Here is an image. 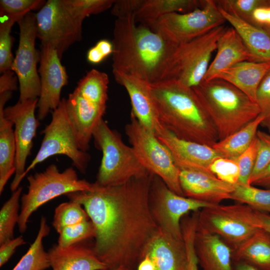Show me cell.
<instances>
[{
    "label": "cell",
    "mask_w": 270,
    "mask_h": 270,
    "mask_svg": "<svg viewBox=\"0 0 270 270\" xmlns=\"http://www.w3.org/2000/svg\"><path fill=\"white\" fill-rule=\"evenodd\" d=\"M234 270H258L242 262H233Z\"/></svg>",
    "instance_id": "obj_54"
},
{
    "label": "cell",
    "mask_w": 270,
    "mask_h": 270,
    "mask_svg": "<svg viewBox=\"0 0 270 270\" xmlns=\"http://www.w3.org/2000/svg\"><path fill=\"white\" fill-rule=\"evenodd\" d=\"M270 70V62L244 61L222 70L215 78L231 84L256 102L258 87Z\"/></svg>",
    "instance_id": "obj_25"
},
{
    "label": "cell",
    "mask_w": 270,
    "mask_h": 270,
    "mask_svg": "<svg viewBox=\"0 0 270 270\" xmlns=\"http://www.w3.org/2000/svg\"><path fill=\"white\" fill-rule=\"evenodd\" d=\"M194 248L202 270H234L232 249L218 235L196 227Z\"/></svg>",
    "instance_id": "obj_23"
},
{
    "label": "cell",
    "mask_w": 270,
    "mask_h": 270,
    "mask_svg": "<svg viewBox=\"0 0 270 270\" xmlns=\"http://www.w3.org/2000/svg\"><path fill=\"white\" fill-rule=\"evenodd\" d=\"M202 4V0H142L136 20L146 24L168 14L190 12Z\"/></svg>",
    "instance_id": "obj_30"
},
{
    "label": "cell",
    "mask_w": 270,
    "mask_h": 270,
    "mask_svg": "<svg viewBox=\"0 0 270 270\" xmlns=\"http://www.w3.org/2000/svg\"><path fill=\"white\" fill-rule=\"evenodd\" d=\"M12 70L2 72L0 77V94L17 90V80Z\"/></svg>",
    "instance_id": "obj_51"
},
{
    "label": "cell",
    "mask_w": 270,
    "mask_h": 270,
    "mask_svg": "<svg viewBox=\"0 0 270 270\" xmlns=\"http://www.w3.org/2000/svg\"><path fill=\"white\" fill-rule=\"evenodd\" d=\"M197 228L218 235L232 250L259 228L246 220L238 204H218L202 208L199 211Z\"/></svg>",
    "instance_id": "obj_14"
},
{
    "label": "cell",
    "mask_w": 270,
    "mask_h": 270,
    "mask_svg": "<svg viewBox=\"0 0 270 270\" xmlns=\"http://www.w3.org/2000/svg\"><path fill=\"white\" fill-rule=\"evenodd\" d=\"M249 23L260 28L270 26V6L256 8L252 13Z\"/></svg>",
    "instance_id": "obj_50"
},
{
    "label": "cell",
    "mask_w": 270,
    "mask_h": 270,
    "mask_svg": "<svg viewBox=\"0 0 270 270\" xmlns=\"http://www.w3.org/2000/svg\"><path fill=\"white\" fill-rule=\"evenodd\" d=\"M258 147V140L256 136L248 149L238 158L240 176L237 184H250V179L256 164Z\"/></svg>",
    "instance_id": "obj_44"
},
{
    "label": "cell",
    "mask_w": 270,
    "mask_h": 270,
    "mask_svg": "<svg viewBox=\"0 0 270 270\" xmlns=\"http://www.w3.org/2000/svg\"><path fill=\"white\" fill-rule=\"evenodd\" d=\"M23 188L19 186L3 204L0 210V245L14 238L15 226L18 224L20 202Z\"/></svg>",
    "instance_id": "obj_34"
},
{
    "label": "cell",
    "mask_w": 270,
    "mask_h": 270,
    "mask_svg": "<svg viewBox=\"0 0 270 270\" xmlns=\"http://www.w3.org/2000/svg\"><path fill=\"white\" fill-rule=\"evenodd\" d=\"M138 270H156L154 264L148 255H146L139 262Z\"/></svg>",
    "instance_id": "obj_53"
},
{
    "label": "cell",
    "mask_w": 270,
    "mask_h": 270,
    "mask_svg": "<svg viewBox=\"0 0 270 270\" xmlns=\"http://www.w3.org/2000/svg\"><path fill=\"white\" fill-rule=\"evenodd\" d=\"M50 232L46 219L42 216L34 241L12 270H44L50 266L48 252L44 250L42 242Z\"/></svg>",
    "instance_id": "obj_31"
},
{
    "label": "cell",
    "mask_w": 270,
    "mask_h": 270,
    "mask_svg": "<svg viewBox=\"0 0 270 270\" xmlns=\"http://www.w3.org/2000/svg\"><path fill=\"white\" fill-rule=\"evenodd\" d=\"M96 236L94 226L90 220L68 226L59 233L58 244L68 247L74 244L88 242Z\"/></svg>",
    "instance_id": "obj_37"
},
{
    "label": "cell",
    "mask_w": 270,
    "mask_h": 270,
    "mask_svg": "<svg viewBox=\"0 0 270 270\" xmlns=\"http://www.w3.org/2000/svg\"><path fill=\"white\" fill-rule=\"evenodd\" d=\"M12 92L0 94V194L10 178L16 170V144L14 124L4 116L6 102L11 98Z\"/></svg>",
    "instance_id": "obj_26"
},
{
    "label": "cell",
    "mask_w": 270,
    "mask_h": 270,
    "mask_svg": "<svg viewBox=\"0 0 270 270\" xmlns=\"http://www.w3.org/2000/svg\"><path fill=\"white\" fill-rule=\"evenodd\" d=\"M0 72L12 70L14 57L12 52V26L22 18L16 16L0 14Z\"/></svg>",
    "instance_id": "obj_36"
},
{
    "label": "cell",
    "mask_w": 270,
    "mask_h": 270,
    "mask_svg": "<svg viewBox=\"0 0 270 270\" xmlns=\"http://www.w3.org/2000/svg\"><path fill=\"white\" fill-rule=\"evenodd\" d=\"M42 133L44 138L40 146L26 168L24 177L37 164L52 156L60 154L70 158L73 166L80 173L86 172L91 157L79 148L66 110V98H62L58 107L52 111V120Z\"/></svg>",
    "instance_id": "obj_10"
},
{
    "label": "cell",
    "mask_w": 270,
    "mask_h": 270,
    "mask_svg": "<svg viewBox=\"0 0 270 270\" xmlns=\"http://www.w3.org/2000/svg\"><path fill=\"white\" fill-rule=\"evenodd\" d=\"M260 28L265 31L270 36V26H264Z\"/></svg>",
    "instance_id": "obj_56"
},
{
    "label": "cell",
    "mask_w": 270,
    "mask_h": 270,
    "mask_svg": "<svg viewBox=\"0 0 270 270\" xmlns=\"http://www.w3.org/2000/svg\"><path fill=\"white\" fill-rule=\"evenodd\" d=\"M92 138L102 154L95 182L99 186L120 185L150 172L139 161L132 148L126 144L120 134L103 118L94 130Z\"/></svg>",
    "instance_id": "obj_5"
},
{
    "label": "cell",
    "mask_w": 270,
    "mask_h": 270,
    "mask_svg": "<svg viewBox=\"0 0 270 270\" xmlns=\"http://www.w3.org/2000/svg\"><path fill=\"white\" fill-rule=\"evenodd\" d=\"M38 98L19 101L4 108V116L14 124L16 144V170L10 189L14 192L24 178L26 164L30 154L33 140L36 136L39 120L35 115Z\"/></svg>",
    "instance_id": "obj_15"
},
{
    "label": "cell",
    "mask_w": 270,
    "mask_h": 270,
    "mask_svg": "<svg viewBox=\"0 0 270 270\" xmlns=\"http://www.w3.org/2000/svg\"><path fill=\"white\" fill-rule=\"evenodd\" d=\"M149 201L152 217L158 227L179 239H183L181 220L185 215L190 212L215 206L176 194L155 174L150 184Z\"/></svg>",
    "instance_id": "obj_12"
},
{
    "label": "cell",
    "mask_w": 270,
    "mask_h": 270,
    "mask_svg": "<svg viewBox=\"0 0 270 270\" xmlns=\"http://www.w3.org/2000/svg\"><path fill=\"white\" fill-rule=\"evenodd\" d=\"M216 54L210 62L204 80L214 79L222 70L244 61L256 62L233 28H228L216 44Z\"/></svg>",
    "instance_id": "obj_24"
},
{
    "label": "cell",
    "mask_w": 270,
    "mask_h": 270,
    "mask_svg": "<svg viewBox=\"0 0 270 270\" xmlns=\"http://www.w3.org/2000/svg\"><path fill=\"white\" fill-rule=\"evenodd\" d=\"M256 102L262 116L264 117L263 124L269 125L270 122V70L266 74L257 90Z\"/></svg>",
    "instance_id": "obj_45"
},
{
    "label": "cell",
    "mask_w": 270,
    "mask_h": 270,
    "mask_svg": "<svg viewBox=\"0 0 270 270\" xmlns=\"http://www.w3.org/2000/svg\"><path fill=\"white\" fill-rule=\"evenodd\" d=\"M112 270H132L126 266H121Z\"/></svg>",
    "instance_id": "obj_55"
},
{
    "label": "cell",
    "mask_w": 270,
    "mask_h": 270,
    "mask_svg": "<svg viewBox=\"0 0 270 270\" xmlns=\"http://www.w3.org/2000/svg\"><path fill=\"white\" fill-rule=\"evenodd\" d=\"M142 0H115L112 7L111 12L116 18H126L136 15Z\"/></svg>",
    "instance_id": "obj_48"
},
{
    "label": "cell",
    "mask_w": 270,
    "mask_h": 270,
    "mask_svg": "<svg viewBox=\"0 0 270 270\" xmlns=\"http://www.w3.org/2000/svg\"><path fill=\"white\" fill-rule=\"evenodd\" d=\"M251 185L270 189V164L256 178Z\"/></svg>",
    "instance_id": "obj_52"
},
{
    "label": "cell",
    "mask_w": 270,
    "mask_h": 270,
    "mask_svg": "<svg viewBox=\"0 0 270 270\" xmlns=\"http://www.w3.org/2000/svg\"><path fill=\"white\" fill-rule=\"evenodd\" d=\"M146 254L154 262L156 270H187L188 258L184 238H176L159 228L148 244Z\"/></svg>",
    "instance_id": "obj_21"
},
{
    "label": "cell",
    "mask_w": 270,
    "mask_h": 270,
    "mask_svg": "<svg viewBox=\"0 0 270 270\" xmlns=\"http://www.w3.org/2000/svg\"><path fill=\"white\" fill-rule=\"evenodd\" d=\"M112 72L132 76L150 84L163 80L176 46L136 16L116 18L113 31Z\"/></svg>",
    "instance_id": "obj_2"
},
{
    "label": "cell",
    "mask_w": 270,
    "mask_h": 270,
    "mask_svg": "<svg viewBox=\"0 0 270 270\" xmlns=\"http://www.w3.org/2000/svg\"><path fill=\"white\" fill-rule=\"evenodd\" d=\"M116 82L123 86L129 96L132 114L158 136L164 127L160 123L151 95L150 84L136 77L114 74Z\"/></svg>",
    "instance_id": "obj_19"
},
{
    "label": "cell",
    "mask_w": 270,
    "mask_h": 270,
    "mask_svg": "<svg viewBox=\"0 0 270 270\" xmlns=\"http://www.w3.org/2000/svg\"><path fill=\"white\" fill-rule=\"evenodd\" d=\"M198 218V214L194 212L190 216L186 215L181 220L182 233L188 254L187 270H198V264L194 248Z\"/></svg>",
    "instance_id": "obj_39"
},
{
    "label": "cell",
    "mask_w": 270,
    "mask_h": 270,
    "mask_svg": "<svg viewBox=\"0 0 270 270\" xmlns=\"http://www.w3.org/2000/svg\"><path fill=\"white\" fill-rule=\"evenodd\" d=\"M224 25L188 42L177 46L170 60L163 80H173L193 88L204 81Z\"/></svg>",
    "instance_id": "obj_7"
},
{
    "label": "cell",
    "mask_w": 270,
    "mask_h": 270,
    "mask_svg": "<svg viewBox=\"0 0 270 270\" xmlns=\"http://www.w3.org/2000/svg\"><path fill=\"white\" fill-rule=\"evenodd\" d=\"M226 22L215 0H202V6L186 13L174 12L145 25L165 40L178 46L224 25Z\"/></svg>",
    "instance_id": "obj_9"
},
{
    "label": "cell",
    "mask_w": 270,
    "mask_h": 270,
    "mask_svg": "<svg viewBox=\"0 0 270 270\" xmlns=\"http://www.w3.org/2000/svg\"><path fill=\"white\" fill-rule=\"evenodd\" d=\"M37 38L49 45L61 59L64 52L82 38V22L63 0H48L36 14Z\"/></svg>",
    "instance_id": "obj_11"
},
{
    "label": "cell",
    "mask_w": 270,
    "mask_h": 270,
    "mask_svg": "<svg viewBox=\"0 0 270 270\" xmlns=\"http://www.w3.org/2000/svg\"><path fill=\"white\" fill-rule=\"evenodd\" d=\"M108 83L106 74L92 69L78 82L74 90L85 100L106 107Z\"/></svg>",
    "instance_id": "obj_32"
},
{
    "label": "cell",
    "mask_w": 270,
    "mask_h": 270,
    "mask_svg": "<svg viewBox=\"0 0 270 270\" xmlns=\"http://www.w3.org/2000/svg\"><path fill=\"white\" fill-rule=\"evenodd\" d=\"M28 190L20 198V210L18 222L19 232L27 229L28 218L38 208L54 198L68 194L92 190L95 183L80 179L74 167L60 172L55 164L40 172L27 177Z\"/></svg>",
    "instance_id": "obj_6"
},
{
    "label": "cell",
    "mask_w": 270,
    "mask_h": 270,
    "mask_svg": "<svg viewBox=\"0 0 270 270\" xmlns=\"http://www.w3.org/2000/svg\"><path fill=\"white\" fill-rule=\"evenodd\" d=\"M264 120V117L260 114L238 131L216 142L212 148L220 158L238 159L250 146Z\"/></svg>",
    "instance_id": "obj_29"
},
{
    "label": "cell",
    "mask_w": 270,
    "mask_h": 270,
    "mask_svg": "<svg viewBox=\"0 0 270 270\" xmlns=\"http://www.w3.org/2000/svg\"><path fill=\"white\" fill-rule=\"evenodd\" d=\"M125 132L143 166L160 177L171 190L184 196L180 181V170L168 148L132 114Z\"/></svg>",
    "instance_id": "obj_8"
},
{
    "label": "cell",
    "mask_w": 270,
    "mask_h": 270,
    "mask_svg": "<svg viewBox=\"0 0 270 270\" xmlns=\"http://www.w3.org/2000/svg\"><path fill=\"white\" fill-rule=\"evenodd\" d=\"M20 38L12 66L20 85L19 101L37 99L40 93V81L37 69L40 52L36 48L37 28L36 14L30 12L20 19Z\"/></svg>",
    "instance_id": "obj_13"
},
{
    "label": "cell",
    "mask_w": 270,
    "mask_h": 270,
    "mask_svg": "<svg viewBox=\"0 0 270 270\" xmlns=\"http://www.w3.org/2000/svg\"><path fill=\"white\" fill-rule=\"evenodd\" d=\"M233 262H244L258 270H270V233L258 228L232 250Z\"/></svg>",
    "instance_id": "obj_28"
},
{
    "label": "cell",
    "mask_w": 270,
    "mask_h": 270,
    "mask_svg": "<svg viewBox=\"0 0 270 270\" xmlns=\"http://www.w3.org/2000/svg\"><path fill=\"white\" fill-rule=\"evenodd\" d=\"M156 136L168 148L180 170L212 174L210 166L220 156L211 146L180 139L166 128Z\"/></svg>",
    "instance_id": "obj_17"
},
{
    "label": "cell",
    "mask_w": 270,
    "mask_h": 270,
    "mask_svg": "<svg viewBox=\"0 0 270 270\" xmlns=\"http://www.w3.org/2000/svg\"><path fill=\"white\" fill-rule=\"evenodd\" d=\"M46 2L43 0H0V14L22 18L31 10H40Z\"/></svg>",
    "instance_id": "obj_43"
},
{
    "label": "cell",
    "mask_w": 270,
    "mask_h": 270,
    "mask_svg": "<svg viewBox=\"0 0 270 270\" xmlns=\"http://www.w3.org/2000/svg\"><path fill=\"white\" fill-rule=\"evenodd\" d=\"M180 181L184 196L212 205L230 199L234 187L212 173L202 172L180 170Z\"/></svg>",
    "instance_id": "obj_20"
},
{
    "label": "cell",
    "mask_w": 270,
    "mask_h": 270,
    "mask_svg": "<svg viewBox=\"0 0 270 270\" xmlns=\"http://www.w3.org/2000/svg\"><path fill=\"white\" fill-rule=\"evenodd\" d=\"M48 252L52 270H108L87 242L68 247L54 244Z\"/></svg>",
    "instance_id": "obj_22"
},
{
    "label": "cell",
    "mask_w": 270,
    "mask_h": 270,
    "mask_svg": "<svg viewBox=\"0 0 270 270\" xmlns=\"http://www.w3.org/2000/svg\"><path fill=\"white\" fill-rule=\"evenodd\" d=\"M89 220L87 212L80 204L70 200L60 204L56 208L52 225L59 234L66 227Z\"/></svg>",
    "instance_id": "obj_35"
},
{
    "label": "cell",
    "mask_w": 270,
    "mask_h": 270,
    "mask_svg": "<svg viewBox=\"0 0 270 270\" xmlns=\"http://www.w3.org/2000/svg\"><path fill=\"white\" fill-rule=\"evenodd\" d=\"M38 72L40 93L37 104V118L44 119L50 110H56L62 99V88L67 84L68 76L56 50L49 45H42Z\"/></svg>",
    "instance_id": "obj_16"
},
{
    "label": "cell",
    "mask_w": 270,
    "mask_h": 270,
    "mask_svg": "<svg viewBox=\"0 0 270 270\" xmlns=\"http://www.w3.org/2000/svg\"><path fill=\"white\" fill-rule=\"evenodd\" d=\"M158 119L178 138L212 146L215 127L192 88L173 80L150 84Z\"/></svg>",
    "instance_id": "obj_3"
},
{
    "label": "cell",
    "mask_w": 270,
    "mask_h": 270,
    "mask_svg": "<svg viewBox=\"0 0 270 270\" xmlns=\"http://www.w3.org/2000/svg\"><path fill=\"white\" fill-rule=\"evenodd\" d=\"M239 206L242 214L247 222L270 233V214L254 210L243 204H240Z\"/></svg>",
    "instance_id": "obj_46"
},
{
    "label": "cell",
    "mask_w": 270,
    "mask_h": 270,
    "mask_svg": "<svg viewBox=\"0 0 270 270\" xmlns=\"http://www.w3.org/2000/svg\"><path fill=\"white\" fill-rule=\"evenodd\" d=\"M66 5L82 20L91 14L112 8L115 0H63Z\"/></svg>",
    "instance_id": "obj_40"
},
{
    "label": "cell",
    "mask_w": 270,
    "mask_h": 270,
    "mask_svg": "<svg viewBox=\"0 0 270 270\" xmlns=\"http://www.w3.org/2000/svg\"><path fill=\"white\" fill-rule=\"evenodd\" d=\"M210 170L223 182L233 184L238 182L240 170L238 159L220 157L210 164Z\"/></svg>",
    "instance_id": "obj_41"
},
{
    "label": "cell",
    "mask_w": 270,
    "mask_h": 270,
    "mask_svg": "<svg viewBox=\"0 0 270 270\" xmlns=\"http://www.w3.org/2000/svg\"><path fill=\"white\" fill-rule=\"evenodd\" d=\"M219 8L234 14L250 22L252 12L257 8L270 6V0H215Z\"/></svg>",
    "instance_id": "obj_38"
},
{
    "label": "cell",
    "mask_w": 270,
    "mask_h": 270,
    "mask_svg": "<svg viewBox=\"0 0 270 270\" xmlns=\"http://www.w3.org/2000/svg\"><path fill=\"white\" fill-rule=\"evenodd\" d=\"M225 18L237 32L256 62H270V36L262 28L219 8Z\"/></svg>",
    "instance_id": "obj_27"
},
{
    "label": "cell",
    "mask_w": 270,
    "mask_h": 270,
    "mask_svg": "<svg viewBox=\"0 0 270 270\" xmlns=\"http://www.w3.org/2000/svg\"><path fill=\"white\" fill-rule=\"evenodd\" d=\"M269 126H270V122Z\"/></svg>",
    "instance_id": "obj_57"
},
{
    "label": "cell",
    "mask_w": 270,
    "mask_h": 270,
    "mask_svg": "<svg viewBox=\"0 0 270 270\" xmlns=\"http://www.w3.org/2000/svg\"><path fill=\"white\" fill-rule=\"evenodd\" d=\"M113 52L114 46L112 42L106 39L100 40L87 52L86 60L90 64H98L110 55L112 54Z\"/></svg>",
    "instance_id": "obj_47"
},
{
    "label": "cell",
    "mask_w": 270,
    "mask_h": 270,
    "mask_svg": "<svg viewBox=\"0 0 270 270\" xmlns=\"http://www.w3.org/2000/svg\"><path fill=\"white\" fill-rule=\"evenodd\" d=\"M230 200L244 204L254 210L270 212V189L236 184Z\"/></svg>",
    "instance_id": "obj_33"
},
{
    "label": "cell",
    "mask_w": 270,
    "mask_h": 270,
    "mask_svg": "<svg viewBox=\"0 0 270 270\" xmlns=\"http://www.w3.org/2000/svg\"><path fill=\"white\" fill-rule=\"evenodd\" d=\"M66 108L79 148L87 152L94 130L103 118L106 107L89 102L74 90L66 99Z\"/></svg>",
    "instance_id": "obj_18"
},
{
    "label": "cell",
    "mask_w": 270,
    "mask_h": 270,
    "mask_svg": "<svg viewBox=\"0 0 270 270\" xmlns=\"http://www.w3.org/2000/svg\"><path fill=\"white\" fill-rule=\"evenodd\" d=\"M192 88L212 122L218 140L238 131L260 114L256 102L220 78L204 80Z\"/></svg>",
    "instance_id": "obj_4"
},
{
    "label": "cell",
    "mask_w": 270,
    "mask_h": 270,
    "mask_svg": "<svg viewBox=\"0 0 270 270\" xmlns=\"http://www.w3.org/2000/svg\"><path fill=\"white\" fill-rule=\"evenodd\" d=\"M25 244L23 237L20 236L9 240L0 245V266L2 267L8 260L18 247Z\"/></svg>",
    "instance_id": "obj_49"
},
{
    "label": "cell",
    "mask_w": 270,
    "mask_h": 270,
    "mask_svg": "<svg viewBox=\"0 0 270 270\" xmlns=\"http://www.w3.org/2000/svg\"><path fill=\"white\" fill-rule=\"evenodd\" d=\"M154 174L133 178L118 186L95 183L88 191L66 195L80 204L93 223L94 250L112 270L124 266L133 270L145 256L158 229L150 208L149 193Z\"/></svg>",
    "instance_id": "obj_1"
},
{
    "label": "cell",
    "mask_w": 270,
    "mask_h": 270,
    "mask_svg": "<svg viewBox=\"0 0 270 270\" xmlns=\"http://www.w3.org/2000/svg\"><path fill=\"white\" fill-rule=\"evenodd\" d=\"M256 137L258 147L256 164L249 181L250 185L270 164V135L258 130Z\"/></svg>",
    "instance_id": "obj_42"
}]
</instances>
